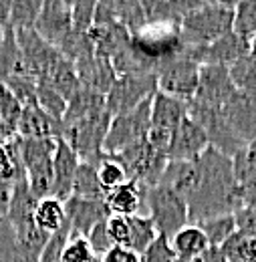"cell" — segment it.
Instances as JSON below:
<instances>
[{
	"mask_svg": "<svg viewBox=\"0 0 256 262\" xmlns=\"http://www.w3.org/2000/svg\"><path fill=\"white\" fill-rule=\"evenodd\" d=\"M178 256L172 250V244L165 236L158 234V238L139 254V262H176Z\"/></svg>",
	"mask_w": 256,
	"mask_h": 262,
	"instance_id": "38",
	"label": "cell"
},
{
	"mask_svg": "<svg viewBox=\"0 0 256 262\" xmlns=\"http://www.w3.org/2000/svg\"><path fill=\"white\" fill-rule=\"evenodd\" d=\"M230 81L236 91L256 95V61L246 53L242 59H238L232 67H228Z\"/></svg>",
	"mask_w": 256,
	"mask_h": 262,
	"instance_id": "29",
	"label": "cell"
},
{
	"mask_svg": "<svg viewBox=\"0 0 256 262\" xmlns=\"http://www.w3.org/2000/svg\"><path fill=\"white\" fill-rule=\"evenodd\" d=\"M234 222H236V232L244 238L256 240V212L252 208L244 206L234 214Z\"/></svg>",
	"mask_w": 256,
	"mask_h": 262,
	"instance_id": "41",
	"label": "cell"
},
{
	"mask_svg": "<svg viewBox=\"0 0 256 262\" xmlns=\"http://www.w3.org/2000/svg\"><path fill=\"white\" fill-rule=\"evenodd\" d=\"M2 36H4V29L0 27V42H2Z\"/></svg>",
	"mask_w": 256,
	"mask_h": 262,
	"instance_id": "48",
	"label": "cell"
},
{
	"mask_svg": "<svg viewBox=\"0 0 256 262\" xmlns=\"http://www.w3.org/2000/svg\"><path fill=\"white\" fill-rule=\"evenodd\" d=\"M97 256L93 250L89 248V242L83 236H71L65 244L63 254H61V262H93Z\"/></svg>",
	"mask_w": 256,
	"mask_h": 262,
	"instance_id": "36",
	"label": "cell"
},
{
	"mask_svg": "<svg viewBox=\"0 0 256 262\" xmlns=\"http://www.w3.org/2000/svg\"><path fill=\"white\" fill-rule=\"evenodd\" d=\"M111 158L123 167L129 182H135L145 192L160 184L163 167L167 164L165 154L156 151L147 143V139L129 145L123 151H119Z\"/></svg>",
	"mask_w": 256,
	"mask_h": 262,
	"instance_id": "6",
	"label": "cell"
},
{
	"mask_svg": "<svg viewBox=\"0 0 256 262\" xmlns=\"http://www.w3.org/2000/svg\"><path fill=\"white\" fill-rule=\"evenodd\" d=\"M198 180H200L198 160L196 162H169L167 160L160 184L172 188L174 192H178L188 204V198L194 194V190L198 186Z\"/></svg>",
	"mask_w": 256,
	"mask_h": 262,
	"instance_id": "20",
	"label": "cell"
},
{
	"mask_svg": "<svg viewBox=\"0 0 256 262\" xmlns=\"http://www.w3.org/2000/svg\"><path fill=\"white\" fill-rule=\"evenodd\" d=\"M101 109H105V97L89 91V89L79 87L77 93L67 101L63 125H71V123H75V121H79V119H83L95 111H101Z\"/></svg>",
	"mask_w": 256,
	"mask_h": 262,
	"instance_id": "25",
	"label": "cell"
},
{
	"mask_svg": "<svg viewBox=\"0 0 256 262\" xmlns=\"http://www.w3.org/2000/svg\"><path fill=\"white\" fill-rule=\"evenodd\" d=\"M75 71H77V79L79 85L83 89H89L99 95H107L111 85L115 83L117 75L113 71V67L109 63V59H103L99 55H91L79 63H75Z\"/></svg>",
	"mask_w": 256,
	"mask_h": 262,
	"instance_id": "17",
	"label": "cell"
},
{
	"mask_svg": "<svg viewBox=\"0 0 256 262\" xmlns=\"http://www.w3.org/2000/svg\"><path fill=\"white\" fill-rule=\"evenodd\" d=\"M105 204L113 216H135L145 212V190H141L135 182H125L119 188L107 192Z\"/></svg>",
	"mask_w": 256,
	"mask_h": 262,
	"instance_id": "19",
	"label": "cell"
},
{
	"mask_svg": "<svg viewBox=\"0 0 256 262\" xmlns=\"http://www.w3.org/2000/svg\"><path fill=\"white\" fill-rule=\"evenodd\" d=\"M65 216L71 228V236H87L93 226L111 216L105 200H87L71 196L65 202Z\"/></svg>",
	"mask_w": 256,
	"mask_h": 262,
	"instance_id": "14",
	"label": "cell"
},
{
	"mask_svg": "<svg viewBox=\"0 0 256 262\" xmlns=\"http://www.w3.org/2000/svg\"><path fill=\"white\" fill-rule=\"evenodd\" d=\"M232 160H234V178H236L238 190L242 194L244 206H248V204L256 202V165L246 162L242 151L238 156H234Z\"/></svg>",
	"mask_w": 256,
	"mask_h": 262,
	"instance_id": "31",
	"label": "cell"
},
{
	"mask_svg": "<svg viewBox=\"0 0 256 262\" xmlns=\"http://www.w3.org/2000/svg\"><path fill=\"white\" fill-rule=\"evenodd\" d=\"M169 244H172V250L176 252V256L180 260L198 258L200 254H204L210 248L204 232L198 228L196 224H188V226H184L180 232H176L169 238Z\"/></svg>",
	"mask_w": 256,
	"mask_h": 262,
	"instance_id": "24",
	"label": "cell"
},
{
	"mask_svg": "<svg viewBox=\"0 0 256 262\" xmlns=\"http://www.w3.org/2000/svg\"><path fill=\"white\" fill-rule=\"evenodd\" d=\"M79 158L77 154L65 143L63 139L57 141V151L53 158V190H51V198L59 200V202H67L73 192V178L75 171L79 167Z\"/></svg>",
	"mask_w": 256,
	"mask_h": 262,
	"instance_id": "18",
	"label": "cell"
},
{
	"mask_svg": "<svg viewBox=\"0 0 256 262\" xmlns=\"http://www.w3.org/2000/svg\"><path fill=\"white\" fill-rule=\"evenodd\" d=\"M97 2H71V23L79 33H89L93 27Z\"/></svg>",
	"mask_w": 256,
	"mask_h": 262,
	"instance_id": "39",
	"label": "cell"
},
{
	"mask_svg": "<svg viewBox=\"0 0 256 262\" xmlns=\"http://www.w3.org/2000/svg\"><path fill=\"white\" fill-rule=\"evenodd\" d=\"M248 208H252V210L256 212V202H252V204H248Z\"/></svg>",
	"mask_w": 256,
	"mask_h": 262,
	"instance_id": "47",
	"label": "cell"
},
{
	"mask_svg": "<svg viewBox=\"0 0 256 262\" xmlns=\"http://www.w3.org/2000/svg\"><path fill=\"white\" fill-rule=\"evenodd\" d=\"M127 222H129L127 248L133 250L135 254H141L158 238V230L154 226V222L150 220V216H145V214L129 216Z\"/></svg>",
	"mask_w": 256,
	"mask_h": 262,
	"instance_id": "28",
	"label": "cell"
},
{
	"mask_svg": "<svg viewBox=\"0 0 256 262\" xmlns=\"http://www.w3.org/2000/svg\"><path fill=\"white\" fill-rule=\"evenodd\" d=\"M71 196L87 198V200H105V190L99 184L97 178V165L87 164V162H79V167L75 171L73 178V192Z\"/></svg>",
	"mask_w": 256,
	"mask_h": 262,
	"instance_id": "26",
	"label": "cell"
},
{
	"mask_svg": "<svg viewBox=\"0 0 256 262\" xmlns=\"http://www.w3.org/2000/svg\"><path fill=\"white\" fill-rule=\"evenodd\" d=\"M71 2L65 0H47L40 6V12L34 23L36 34L51 47H59L67 34L71 33Z\"/></svg>",
	"mask_w": 256,
	"mask_h": 262,
	"instance_id": "13",
	"label": "cell"
},
{
	"mask_svg": "<svg viewBox=\"0 0 256 262\" xmlns=\"http://www.w3.org/2000/svg\"><path fill=\"white\" fill-rule=\"evenodd\" d=\"M232 25L234 2H202L182 18L178 36L184 49H198L228 34Z\"/></svg>",
	"mask_w": 256,
	"mask_h": 262,
	"instance_id": "2",
	"label": "cell"
},
{
	"mask_svg": "<svg viewBox=\"0 0 256 262\" xmlns=\"http://www.w3.org/2000/svg\"><path fill=\"white\" fill-rule=\"evenodd\" d=\"M145 216H150L158 234L167 240L190 224L186 200L163 184L145 192Z\"/></svg>",
	"mask_w": 256,
	"mask_h": 262,
	"instance_id": "5",
	"label": "cell"
},
{
	"mask_svg": "<svg viewBox=\"0 0 256 262\" xmlns=\"http://www.w3.org/2000/svg\"><path fill=\"white\" fill-rule=\"evenodd\" d=\"M107 232L113 240L115 246H125L127 248L129 240V222L125 216H109L107 218Z\"/></svg>",
	"mask_w": 256,
	"mask_h": 262,
	"instance_id": "42",
	"label": "cell"
},
{
	"mask_svg": "<svg viewBox=\"0 0 256 262\" xmlns=\"http://www.w3.org/2000/svg\"><path fill=\"white\" fill-rule=\"evenodd\" d=\"M111 123V115L107 109L95 111L71 125H63L65 143L77 154L81 162L87 164H99L103 154V143L107 137V129Z\"/></svg>",
	"mask_w": 256,
	"mask_h": 262,
	"instance_id": "3",
	"label": "cell"
},
{
	"mask_svg": "<svg viewBox=\"0 0 256 262\" xmlns=\"http://www.w3.org/2000/svg\"><path fill=\"white\" fill-rule=\"evenodd\" d=\"M20 113H23V105L18 103V99L8 91L6 85L0 83V119L16 131Z\"/></svg>",
	"mask_w": 256,
	"mask_h": 262,
	"instance_id": "37",
	"label": "cell"
},
{
	"mask_svg": "<svg viewBox=\"0 0 256 262\" xmlns=\"http://www.w3.org/2000/svg\"><path fill=\"white\" fill-rule=\"evenodd\" d=\"M200 180L188 198L190 224H198L208 218L236 214L244 208V200L234 178V160L222 151L208 147L200 158Z\"/></svg>",
	"mask_w": 256,
	"mask_h": 262,
	"instance_id": "1",
	"label": "cell"
},
{
	"mask_svg": "<svg viewBox=\"0 0 256 262\" xmlns=\"http://www.w3.org/2000/svg\"><path fill=\"white\" fill-rule=\"evenodd\" d=\"M198 228L204 232L206 240L210 246L220 248L226 240L236 232V222H234V214L228 216H216V218H208L196 224Z\"/></svg>",
	"mask_w": 256,
	"mask_h": 262,
	"instance_id": "30",
	"label": "cell"
},
{
	"mask_svg": "<svg viewBox=\"0 0 256 262\" xmlns=\"http://www.w3.org/2000/svg\"><path fill=\"white\" fill-rule=\"evenodd\" d=\"M38 85H47V87L55 89L67 101L73 97L77 93V89L81 87L79 85V79H77L75 65L71 61H67L63 55L53 63V67L47 71V75L42 77V81Z\"/></svg>",
	"mask_w": 256,
	"mask_h": 262,
	"instance_id": "22",
	"label": "cell"
},
{
	"mask_svg": "<svg viewBox=\"0 0 256 262\" xmlns=\"http://www.w3.org/2000/svg\"><path fill=\"white\" fill-rule=\"evenodd\" d=\"M158 91L156 73H139V75H121L111 85L109 93L105 95V109L111 117L123 115L143 101L154 97Z\"/></svg>",
	"mask_w": 256,
	"mask_h": 262,
	"instance_id": "9",
	"label": "cell"
},
{
	"mask_svg": "<svg viewBox=\"0 0 256 262\" xmlns=\"http://www.w3.org/2000/svg\"><path fill=\"white\" fill-rule=\"evenodd\" d=\"M36 105L47 115H51L53 119L63 121L65 111H67V99L61 97L55 89H51L47 85H38V89H36Z\"/></svg>",
	"mask_w": 256,
	"mask_h": 262,
	"instance_id": "35",
	"label": "cell"
},
{
	"mask_svg": "<svg viewBox=\"0 0 256 262\" xmlns=\"http://www.w3.org/2000/svg\"><path fill=\"white\" fill-rule=\"evenodd\" d=\"M248 51H250V42L230 31L228 34L220 36L218 40H214L206 47L186 49L184 55L200 67H232Z\"/></svg>",
	"mask_w": 256,
	"mask_h": 262,
	"instance_id": "11",
	"label": "cell"
},
{
	"mask_svg": "<svg viewBox=\"0 0 256 262\" xmlns=\"http://www.w3.org/2000/svg\"><path fill=\"white\" fill-rule=\"evenodd\" d=\"M232 33L252 42L256 36V0H244L234 4V25Z\"/></svg>",
	"mask_w": 256,
	"mask_h": 262,
	"instance_id": "32",
	"label": "cell"
},
{
	"mask_svg": "<svg viewBox=\"0 0 256 262\" xmlns=\"http://www.w3.org/2000/svg\"><path fill=\"white\" fill-rule=\"evenodd\" d=\"M59 139H20V160L25 180L36 200L51 198L53 190V158Z\"/></svg>",
	"mask_w": 256,
	"mask_h": 262,
	"instance_id": "4",
	"label": "cell"
},
{
	"mask_svg": "<svg viewBox=\"0 0 256 262\" xmlns=\"http://www.w3.org/2000/svg\"><path fill=\"white\" fill-rule=\"evenodd\" d=\"M67 222L65 216V204L55 200V198H42L38 200L36 208H34V224L42 232L53 234Z\"/></svg>",
	"mask_w": 256,
	"mask_h": 262,
	"instance_id": "27",
	"label": "cell"
},
{
	"mask_svg": "<svg viewBox=\"0 0 256 262\" xmlns=\"http://www.w3.org/2000/svg\"><path fill=\"white\" fill-rule=\"evenodd\" d=\"M42 2L40 0H14L10 2V14H8V27L14 31L34 29L36 16L40 12Z\"/></svg>",
	"mask_w": 256,
	"mask_h": 262,
	"instance_id": "33",
	"label": "cell"
},
{
	"mask_svg": "<svg viewBox=\"0 0 256 262\" xmlns=\"http://www.w3.org/2000/svg\"><path fill=\"white\" fill-rule=\"evenodd\" d=\"M188 115V103L180 99L167 97L160 91L152 97V111H150V131H147V143L160 151L167 154L169 141L180 121ZM167 158V156H165Z\"/></svg>",
	"mask_w": 256,
	"mask_h": 262,
	"instance_id": "7",
	"label": "cell"
},
{
	"mask_svg": "<svg viewBox=\"0 0 256 262\" xmlns=\"http://www.w3.org/2000/svg\"><path fill=\"white\" fill-rule=\"evenodd\" d=\"M16 77H31V75H29L25 61H23L14 29L6 27L2 42H0V83H6V81L16 79Z\"/></svg>",
	"mask_w": 256,
	"mask_h": 262,
	"instance_id": "21",
	"label": "cell"
},
{
	"mask_svg": "<svg viewBox=\"0 0 256 262\" xmlns=\"http://www.w3.org/2000/svg\"><path fill=\"white\" fill-rule=\"evenodd\" d=\"M150 111H152V99L143 101L141 105H137L135 109H131L123 115L111 117L107 137H105V143H103V154L105 156H115L129 145L147 139Z\"/></svg>",
	"mask_w": 256,
	"mask_h": 262,
	"instance_id": "8",
	"label": "cell"
},
{
	"mask_svg": "<svg viewBox=\"0 0 256 262\" xmlns=\"http://www.w3.org/2000/svg\"><path fill=\"white\" fill-rule=\"evenodd\" d=\"M234 91L228 67H200L198 91L192 101L206 107H222Z\"/></svg>",
	"mask_w": 256,
	"mask_h": 262,
	"instance_id": "15",
	"label": "cell"
},
{
	"mask_svg": "<svg viewBox=\"0 0 256 262\" xmlns=\"http://www.w3.org/2000/svg\"><path fill=\"white\" fill-rule=\"evenodd\" d=\"M208 147L210 143H208L206 131L192 117L186 115L174 131L165 156L169 162H196Z\"/></svg>",
	"mask_w": 256,
	"mask_h": 262,
	"instance_id": "12",
	"label": "cell"
},
{
	"mask_svg": "<svg viewBox=\"0 0 256 262\" xmlns=\"http://www.w3.org/2000/svg\"><path fill=\"white\" fill-rule=\"evenodd\" d=\"M16 135L20 139H61L63 137V121L47 115L38 105L23 107Z\"/></svg>",
	"mask_w": 256,
	"mask_h": 262,
	"instance_id": "16",
	"label": "cell"
},
{
	"mask_svg": "<svg viewBox=\"0 0 256 262\" xmlns=\"http://www.w3.org/2000/svg\"><path fill=\"white\" fill-rule=\"evenodd\" d=\"M196 262H228L226 260V256L222 254V250L220 248H214V246H210L204 254H200Z\"/></svg>",
	"mask_w": 256,
	"mask_h": 262,
	"instance_id": "44",
	"label": "cell"
},
{
	"mask_svg": "<svg viewBox=\"0 0 256 262\" xmlns=\"http://www.w3.org/2000/svg\"><path fill=\"white\" fill-rule=\"evenodd\" d=\"M97 178H99V184L105 190V194L127 182V176H125L123 167L117 164L111 156H103L101 162L97 164Z\"/></svg>",
	"mask_w": 256,
	"mask_h": 262,
	"instance_id": "34",
	"label": "cell"
},
{
	"mask_svg": "<svg viewBox=\"0 0 256 262\" xmlns=\"http://www.w3.org/2000/svg\"><path fill=\"white\" fill-rule=\"evenodd\" d=\"M93 262H101V258H95V260H93Z\"/></svg>",
	"mask_w": 256,
	"mask_h": 262,
	"instance_id": "49",
	"label": "cell"
},
{
	"mask_svg": "<svg viewBox=\"0 0 256 262\" xmlns=\"http://www.w3.org/2000/svg\"><path fill=\"white\" fill-rule=\"evenodd\" d=\"M8 14H10V0H0V27H8Z\"/></svg>",
	"mask_w": 256,
	"mask_h": 262,
	"instance_id": "45",
	"label": "cell"
},
{
	"mask_svg": "<svg viewBox=\"0 0 256 262\" xmlns=\"http://www.w3.org/2000/svg\"><path fill=\"white\" fill-rule=\"evenodd\" d=\"M101 262H139V254L125 246H113L109 252L101 256Z\"/></svg>",
	"mask_w": 256,
	"mask_h": 262,
	"instance_id": "43",
	"label": "cell"
},
{
	"mask_svg": "<svg viewBox=\"0 0 256 262\" xmlns=\"http://www.w3.org/2000/svg\"><path fill=\"white\" fill-rule=\"evenodd\" d=\"M242 156L246 158V162H250L252 165H256V135L252 137V141H250V143L244 147Z\"/></svg>",
	"mask_w": 256,
	"mask_h": 262,
	"instance_id": "46",
	"label": "cell"
},
{
	"mask_svg": "<svg viewBox=\"0 0 256 262\" xmlns=\"http://www.w3.org/2000/svg\"><path fill=\"white\" fill-rule=\"evenodd\" d=\"M198 81H200V65L188 59L186 55H180L161 63L156 71L158 91L186 103L192 101L196 95Z\"/></svg>",
	"mask_w": 256,
	"mask_h": 262,
	"instance_id": "10",
	"label": "cell"
},
{
	"mask_svg": "<svg viewBox=\"0 0 256 262\" xmlns=\"http://www.w3.org/2000/svg\"><path fill=\"white\" fill-rule=\"evenodd\" d=\"M85 240L89 242V248L93 250V254H95L97 258H101L105 252H109L115 246L111 236H109V232H107V220H103L97 226H93L91 232L85 236Z\"/></svg>",
	"mask_w": 256,
	"mask_h": 262,
	"instance_id": "40",
	"label": "cell"
},
{
	"mask_svg": "<svg viewBox=\"0 0 256 262\" xmlns=\"http://www.w3.org/2000/svg\"><path fill=\"white\" fill-rule=\"evenodd\" d=\"M25 178L18 135L0 145V192H10L12 186Z\"/></svg>",
	"mask_w": 256,
	"mask_h": 262,
	"instance_id": "23",
	"label": "cell"
}]
</instances>
